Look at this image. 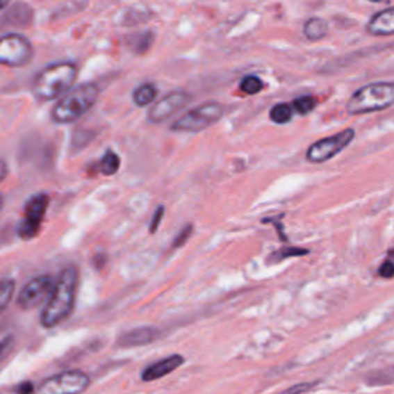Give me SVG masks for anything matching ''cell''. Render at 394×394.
I'll return each instance as SVG.
<instances>
[{
    "mask_svg": "<svg viewBox=\"0 0 394 394\" xmlns=\"http://www.w3.org/2000/svg\"><path fill=\"white\" fill-rule=\"evenodd\" d=\"M79 285V273L76 267H67L57 277L51 296L47 300L44 311L40 314V324L45 328H53L62 324L76 304V293Z\"/></svg>",
    "mask_w": 394,
    "mask_h": 394,
    "instance_id": "1",
    "label": "cell"
},
{
    "mask_svg": "<svg viewBox=\"0 0 394 394\" xmlns=\"http://www.w3.org/2000/svg\"><path fill=\"white\" fill-rule=\"evenodd\" d=\"M77 79V65L73 62H59L48 65L34 77L31 91L40 102H48L69 91Z\"/></svg>",
    "mask_w": 394,
    "mask_h": 394,
    "instance_id": "2",
    "label": "cell"
},
{
    "mask_svg": "<svg viewBox=\"0 0 394 394\" xmlns=\"http://www.w3.org/2000/svg\"><path fill=\"white\" fill-rule=\"evenodd\" d=\"M100 88L96 83H83L69 90L59 102L54 105L51 119L56 124H71L85 116L96 105Z\"/></svg>",
    "mask_w": 394,
    "mask_h": 394,
    "instance_id": "3",
    "label": "cell"
},
{
    "mask_svg": "<svg viewBox=\"0 0 394 394\" xmlns=\"http://www.w3.org/2000/svg\"><path fill=\"white\" fill-rule=\"evenodd\" d=\"M394 102V85L391 82H377L365 85L348 100L347 110L351 116L376 113L390 108Z\"/></svg>",
    "mask_w": 394,
    "mask_h": 394,
    "instance_id": "4",
    "label": "cell"
},
{
    "mask_svg": "<svg viewBox=\"0 0 394 394\" xmlns=\"http://www.w3.org/2000/svg\"><path fill=\"white\" fill-rule=\"evenodd\" d=\"M225 108L219 102H206L199 105L197 108H192L188 113H185L182 117H179L171 130L176 133H200L206 128L213 126L217 120L224 116Z\"/></svg>",
    "mask_w": 394,
    "mask_h": 394,
    "instance_id": "5",
    "label": "cell"
},
{
    "mask_svg": "<svg viewBox=\"0 0 394 394\" xmlns=\"http://www.w3.org/2000/svg\"><path fill=\"white\" fill-rule=\"evenodd\" d=\"M33 56V45L25 35L11 33L0 38V65L11 68L25 67Z\"/></svg>",
    "mask_w": 394,
    "mask_h": 394,
    "instance_id": "6",
    "label": "cell"
},
{
    "mask_svg": "<svg viewBox=\"0 0 394 394\" xmlns=\"http://www.w3.org/2000/svg\"><path fill=\"white\" fill-rule=\"evenodd\" d=\"M90 386V377L83 371L71 370L45 379L34 394H82Z\"/></svg>",
    "mask_w": 394,
    "mask_h": 394,
    "instance_id": "7",
    "label": "cell"
},
{
    "mask_svg": "<svg viewBox=\"0 0 394 394\" xmlns=\"http://www.w3.org/2000/svg\"><path fill=\"white\" fill-rule=\"evenodd\" d=\"M356 131L353 128H347L334 136H328V138L320 139L314 142L313 145L308 148L306 151V161L310 163H324L329 159H333L334 156L342 153L351 142L354 140Z\"/></svg>",
    "mask_w": 394,
    "mask_h": 394,
    "instance_id": "8",
    "label": "cell"
},
{
    "mask_svg": "<svg viewBox=\"0 0 394 394\" xmlns=\"http://www.w3.org/2000/svg\"><path fill=\"white\" fill-rule=\"evenodd\" d=\"M49 205V196L45 192H39V195L33 196L25 205V214L22 224L19 225L17 233L22 239L30 240L38 236L42 220H44L47 210Z\"/></svg>",
    "mask_w": 394,
    "mask_h": 394,
    "instance_id": "9",
    "label": "cell"
},
{
    "mask_svg": "<svg viewBox=\"0 0 394 394\" xmlns=\"http://www.w3.org/2000/svg\"><path fill=\"white\" fill-rule=\"evenodd\" d=\"M56 281L48 274L38 276L28 282L17 297V304L22 310H33V308L44 304L49 299L54 288Z\"/></svg>",
    "mask_w": 394,
    "mask_h": 394,
    "instance_id": "10",
    "label": "cell"
},
{
    "mask_svg": "<svg viewBox=\"0 0 394 394\" xmlns=\"http://www.w3.org/2000/svg\"><path fill=\"white\" fill-rule=\"evenodd\" d=\"M190 100L191 96L186 91L168 92L167 96H163L153 105V108L148 113V120L151 122V124H161V122L170 119L173 114L183 108Z\"/></svg>",
    "mask_w": 394,
    "mask_h": 394,
    "instance_id": "11",
    "label": "cell"
},
{
    "mask_svg": "<svg viewBox=\"0 0 394 394\" xmlns=\"http://www.w3.org/2000/svg\"><path fill=\"white\" fill-rule=\"evenodd\" d=\"M161 336V331L154 327H140L131 329V331L124 333L117 340L119 347L133 348V347H143L148 343L154 342Z\"/></svg>",
    "mask_w": 394,
    "mask_h": 394,
    "instance_id": "12",
    "label": "cell"
},
{
    "mask_svg": "<svg viewBox=\"0 0 394 394\" xmlns=\"http://www.w3.org/2000/svg\"><path fill=\"white\" fill-rule=\"evenodd\" d=\"M182 363H183V357L181 354H173V356L167 357V359H162L159 362L149 365L148 368L143 370L142 379L145 382L157 381V379L165 377L167 375H170V372L177 370Z\"/></svg>",
    "mask_w": 394,
    "mask_h": 394,
    "instance_id": "13",
    "label": "cell"
},
{
    "mask_svg": "<svg viewBox=\"0 0 394 394\" xmlns=\"http://www.w3.org/2000/svg\"><path fill=\"white\" fill-rule=\"evenodd\" d=\"M367 31L372 35H393L394 34V10L388 8L375 14L367 25Z\"/></svg>",
    "mask_w": 394,
    "mask_h": 394,
    "instance_id": "14",
    "label": "cell"
},
{
    "mask_svg": "<svg viewBox=\"0 0 394 394\" xmlns=\"http://www.w3.org/2000/svg\"><path fill=\"white\" fill-rule=\"evenodd\" d=\"M328 24L325 22L324 19H319V17H311L310 20H306L305 25H304V34L308 40L311 42H318L325 39L328 35Z\"/></svg>",
    "mask_w": 394,
    "mask_h": 394,
    "instance_id": "15",
    "label": "cell"
},
{
    "mask_svg": "<svg viewBox=\"0 0 394 394\" xmlns=\"http://www.w3.org/2000/svg\"><path fill=\"white\" fill-rule=\"evenodd\" d=\"M99 171L104 176H114L120 168V157L113 151V149H106L102 159L99 162Z\"/></svg>",
    "mask_w": 394,
    "mask_h": 394,
    "instance_id": "16",
    "label": "cell"
},
{
    "mask_svg": "<svg viewBox=\"0 0 394 394\" xmlns=\"http://www.w3.org/2000/svg\"><path fill=\"white\" fill-rule=\"evenodd\" d=\"M157 97V88L153 83H143L133 92V100L138 106H147L154 102Z\"/></svg>",
    "mask_w": 394,
    "mask_h": 394,
    "instance_id": "17",
    "label": "cell"
},
{
    "mask_svg": "<svg viewBox=\"0 0 394 394\" xmlns=\"http://www.w3.org/2000/svg\"><path fill=\"white\" fill-rule=\"evenodd\" d=\"M293 116H295V113H293L291 105L288 104H277L270 111V119L277 125L288 124V122H291Z\"/></svg>",
    "mask_w": 394,
    "mask_h": 394,
    "instance_id": "18",
    "label": "cell"
},
{
    "mask_svg": "<svg viewBox=\"0 0 394 394\" xmlns=\"http://www.w3.org/2000/svg\"><path fill=\"white\" fill-rule=\"evenodd\" d=\"M14 291H16V282L13 279H2L0 281V314L10 305Z\"/></svg>",
    "mask_w": 394,
    "mask_h": 394,
    "instance_id": "19",
    "label": "cell"
},
{
    "mask_svg": "<svg viewBox=\"0 0 394 394\" xmlns=\"http://www.w3.org/2000/svg\"><path fill=\"white\" fill-rule=\"evenodd\" d=\"M318 106V99L313 96H302L293 100V113L299 114V116H306Z\"/></svg>",
    "mask_w": 394,
    "mask_h": 394,
    "instance_id": "20",
    "label": "cell"
},
{
    "mask_svg": "<svg viewBox=\"0 0 394 394\" xmlns=\"http://www.w3.org/2000/svg\"><path fill=\"white\" fill-rule=\"evenodd\" d=\"M310 252L305 248H297V247H284L279 249V252L273 253L270 256V263H276L279 261H284V259H288V257H296V256H305Z\"/></svg>",
    "mask_w": 394,
    "mask_h": 394,
    "instance_id": "21",
    "label": "cell"
},
{
    "mask_svg": "<svg viewBox=\"0 0 394 394\" xmlns=\"http://www.w3.org/2000/svg\"><path fill=\"white\" fill-rule=\"evenodd\" d=\"M153 42H154V34L151 31H145L139 35H136L133 49L138 54H143V53H147L149 48H151Z\"/></svg>",
    "mask_w": 394,
    "mask_h": 394,
    "instance_id": "22",
    "label": "cell"
},
{
    "mask_svg": "<svg viewBox=\"0 0 394 394\" xmlns=\"http://www.w3.org/2000/svg\"><path fill=\"white\" fill-rule=\"evenodd\" d=\"M240 90L248 96H254L263 90V82L257 76H247L240 82Z\"/></svg>",
    "mask_w": 394,
    "mask_h": 394,
    "instance_id": "23",
    "label": "cell"
},
{
    "mask_svg": "<svg viewBox=\"0 0 394 394\" xmlns=\"http://www.w3.org/2000/svg\"><path fill=\"white\" fill-rule=\"evenodd\" d=\"M191 233H192V225H186V227H183L182 230H181V233L177 234V238L174 239V242H173V245H171V248H173V249L181 248V247L183 245V243L190 239Z\"/></svg>",
    "mask_w": 394,
    "mask_h": 394,
    "instance_id": "24",
    "label": "cell"
},
{
    "mask_svg": "<svg viewBox=\"0 0 394 394\" xmlns=\"http://www.w3.org/2000/svg\"><path fill=\"white\" fill-rule=\"evenodd\" d=\"M379 276L384 277V279H393V276H394V265H393L391 259L385 261L381 265V267H379Z\"/></svg>",
    "mask_w": 394,
    "mask_h": 394,
    "instance_id": "25",
    "label": "cell"
},
{
    "mask_svg": "<svg viewBox=\"0 0 394 394\" xmlns=\"http://www.w3.org/2000/svg\"><path fill=\"white\" fill-rule=\"evenodd\" d=\"M163 214H165V208H163V206H159V208L156 210L154 216H153L151 227H149V231H151V234H154V233L157 231V228H159L161 222H162V217H163Z\"/></svg>",
    "mask_w": 394,
    "mask_h": 394,
    "instance_id": "26",
    "label": "cell"
},
{
    "mask_svg": "<svg viewBox=\"0 0 394 394\" xmlns=\"http://www.w3.org/2000/svg\"><path fill=\"white\" fill-rule=\"evenodd\" d=\"M311 386H313V384H300V385H296V386H291V388H288L285 393H281V394H302V393L310 390Z\"/></svg>",
    "mask_w": 394,
    "mask_h": 394,
    "instance_id": "27",
    "label": "cell"
},
{
    "mask_svg": "<svg viewBox=\"0 0 394 394\" xmlns=\"http://www.w3.org/2000/svg\"><path fill=\"white\" fill-rule=\"evenodd\" d=\"M17 394H31L34 393V385L31 382H24L17 386L16 390Z\"/></svg>",
    "mask_w": 394,
    "mask_h": 394,
    "instance_id": "28",
    "label": "cell"
},
{
    "mask_svg": "<svg viewBox=\"0 0 394 394\" xmlns=\"http://www.w3.org/2000/svg\"><path fill=\"white\" fill-rule=\"evenodd\" d=\"M6 174H8V167H6L5 161L0 159V183H2V182L5 181Z\"/></svg>",
    "mask_w": 394,
    "mask_h": 394,
    "instance_id": "29",
    "label": "cell"
},
{
    "mask_svg": "<svg viewBox=\"0 0 394 394\" xmlns=\"http://www.w3.org/2000/svg\"><path fill=\"white\" fill-rule=\"evenodd\" d=\"M6 342H8V336H0V354H2Z\"/></svg>",
    "mask_w": 394,
    "mask_h": 394,
    "instance_id": "30",
    "label": "cell"
},
{
    "mask_svg": "<svg viewBox=\"0 0 394 394\" xmlns=\"http://www.w3.org/2000/svg\"><path fill=\"white\" fill-rule=\"evenodd\" d=\"M2 206H3V199L0 196V211H2Z\"/></svg>",
    "mask_w": 394,
    "mask_h": 394,
    "instance_id": "31",
    "label": "cell"
},
{
    "mask_svg": "<svg viewBox=\"0 0 394 394\" xmlns=\"http://www.w3.org/2000/svg\"><path fill=\"white\" fill-rule=\"evenodd\" d=\"M5 6H6V3H5V2H0V10H3Z\"/></svg>",
    "mask_w": 394,
    "mask_h": 394,
    "instance_id": "32",
    "label": "cell"
}]
</instances>
